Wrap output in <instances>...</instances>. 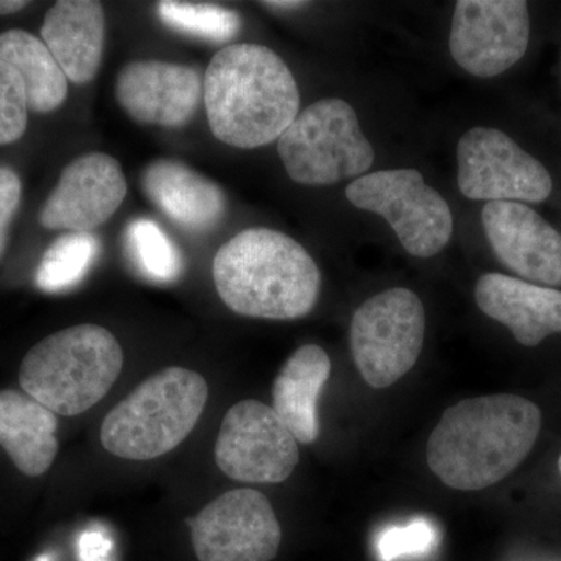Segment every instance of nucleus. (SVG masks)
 Segmentation results:
<instances>
[{
  "mask_svg": "<svg viewBox=\"0 0 561 561\" xmlns=\"http://www.w3.org/2000/svg\"><path fill=\"white\" fill-rule=\"evenodd\" d=\"M198 561H271L283 530L261 491L231 490L187 519Z\"/></svg>",
  "mask_w": 561,
  "mask_h": 561,
  "instance_id": "obj_11",
  "label": "nucleus"
},
{
  "mask_svg": "<svg viewBox=\"0 0 561 561\" xmlns=\"http://www.w3.org/2000/svg\"><path fill=\"white\" fill-rule=\"evenodd\" d=\"M306 5H308V2H298V0H287V2H280V0H275V2H262V7L275 11L300 10Z\"/></svg>",
  "mask_w": 561,
  "mask_h": 561,
  "instance_id": "obj_28",
  "label": "nucleus"
},
{
  "mask_svg": "<svg viewBox=\"0 0 561 561\" xmlns=\"http://www.w3.org/2000/svg\"><path fill=\"white\" fill-rule=\"evenodd\" d=\"M459 190L470 201L541 203L552 179L537 158L494 128L476 127L457 147Z\"/></svg>",
  "mask_w": 561,
  "mask_h": 561,
  "instance_id": "obj_10",
  "label": "nucleus"
},
{
  "mask_svg": "<svg viewBox=\"0 0 561 561\" xmlns=\"http://www.w3.org/2000/svg\"><path fill=\"white\" fill-rule=\"evenodd\" d=\"M116 99L133 121L158 127H183L203 101L197 69L161 60L127 62L117 73Z\"/></svg>",
  "mask_w": 561,
  "mask_h": 561,
  "instance_id": "obj_14",
  "label": "nucleus"
},
{
  "mask_svg": "<svg viewBox=\"0 0 561 561\" xmlns=\"http://www.w3.org/2000/svg\"><path fill=\"white\" fill-rule=\"evenodd\" d=\"M58 419L54 412L18 390L0 391V446L18 470L39 478L58 454Z\"/></svg>",
  "mask_w": 561,
  "mask_h": 561,
  "instance_id": "obj_20",
  "label": "nucleus"
},
{
  "mask_svg": "<svg viewBox=\"0 0 561 561\" xmlns=\"http://www.w3.org/2000/svg\"><path fill=\"white\" fill-rule=\"evenodd\" d=\"M287 175L306 186L360 179L375 161L356 111L342 99H323L302 110L278 139Z\"/></svg>",
  "mask_w": 561,
  "mask_h": 561,
  "instance_id": "obj_6",
  "label": "nucleus"
},
{
  "mask_svg": "<svg viewBox=\"0 0 561 561\" xmlns=\"http://www.w3.org/2000/svg\"><path fill=\"white\" fill-rule=\"evenodd\" d=\"M124 351L113 332L98 324H77L54 332L21 364L22 390L55 415L90 411L117 381Z\"/></svg>",
  "mask_w": 561,
  "mask_h": 561,
  "instance_id": "obj_4",
  "label": "nucleus"
},
{
  "mask_svg": "<svg viewBox=\"0 0 561 561\" xmlns=\"http://www.w3.org/2000/svg\"><path fill=\"white\" fill-rule=\"evenodd\" d=\"M482 225L497 260L524 280L561 286V234L537 210L518 202H491Z\"/></svg>",
  "mask_w": 561,
  "mask_h": 561,
  "instance_id": "obj_15",
  "label": "nucleus"
},
{
  "mask_svg": "<svg viewBox=\"0 0 561 561\" xmlns=\"http://www.w3.org/2000/svg\"><path fill=\"white\" fill-rule=\"evenodd\" d=\"M294 73L261 44H231L214 55L203 79V103L214 138L236 149L279 139L300 114Z\"/></svg>",
  "mask_w": 561,
  "mask_h": 561,
  "instance_id": "obj_2",
  "label": "nucleus"
},
{
  "mask_svg": "<svg viewBox=\"0 0 561 561\" xmlns=\"http://www.w3.org/2000/svg\"><path fill=\"white\" fill-rule=\"evenodd\" d=\"M28 124L24 81L9 62L0 60V146L16 142Z\"/></svg>",
  "mask_w": 561,
  "mask_h": 561,
  "instance_id": "obj_25",
  "label": "nucleus"
},
{
  "mask_svg": "<svg viewBox=\"0 0 561 561\" xmlns=\"http://www.w3.org/2000/svg\"><path fill=\"white\" fill-rule=\"evenodd\" d=\"M208 397V382L197 371L169 367L154 373L105 416L103 448L125 460L158 459L190 437Z\"/></svg>",
  "mask_w": 561,
  "mask_h": 561,
  "instance_id": "obj_5",
  "label": "nucleus"
},
{
  "mask_svg": "<svg viewBox=\"0 0 561 561\" xmlns=\"http://www.w3.org/2000/svg\"><path fill=\"white\" fill-rule=\"evenodd\" d=\"M330 376L327 351L319 345H302L286 360L273 382L272 409L302 445L319 438L317 405Z\"/></svg>",
  "mask_w": 561,
  "mask_h": 561,
  "instance_id": "obj_19",
  "label": "nucleus"
},
{
  "mask_svg": "<svg viewBox=\"0 0 561 561\" xmlns=\"http://www.w3.org/2000/svg\"><path fill=\"white\" fill-rule=\"evenodd\" d=\"M529 7L523 0H459L449 50L461 69L493 79L522 60L529 47Z\"/></svg>",
  "mask_w": 561,
  "mask_h": 561,
  "instance_id": "obj_12",
  "label": "nucleus"
},
{
  "mask_svg": "<svg viewBox=\"0 0 561 561\" xmlns=\"http://www.w3.org/2000/svg\"><path fill=\"white\" fill-rule=\"evenodd\" d=\"M214 457L221 472L234 481L280 483L297 468L300 449L271 405L245 400L224 416Z\"/></svg>",
  "mask_w": 561,
  "mask_h": 561,
  "instance_id": "obj_9",
  "label": "nucleus"
},
{
  "mask_svg": "<svg viewBox=\"0 0 561 561\" xmlns=\"http://www.w3.org/2000/svg\"><path fill=\"white\" fill-rule=\"evenodd\" d=\"M213 278L220 300L253 319H301L316 308L321 289L311 254L268 228H250L224 243L214 257Z\"/></svg>",
  "mask_w": 561,
  "mask_h": 561,
  "instance_id": "obj_3",
  "label": "nucleus"
},
{
  "mask_svg": "<svg viewBox=\"0 0 561 561\" xmlns=\"http://www.w3.org/2000/svg\"><path fill=\"white\" fill-rule=\"evenodd\" d=\"M435 542H437V531L434 526L419 519L408 526L391 527L383 531L378 538L376 549H378L379 559L393 561L404 556L430 552Z\"/></svg>",
  "mask_w": 561,
  "mask_h": 561,
  "instance_id": "obj_26",
  "label": "nucleus"
},
{
  "mask_svg": "<svg viewBox=\"0 0 561 561\" xmlns=\"http://www.w3.org/2000/svg\"><path fill=\"white\" fill-rule=\"evenodd\" d=\"M101 242L92 232H68L51 243L36 271L41 290L58 294L76 287L98 260Z\"/></svg>",
  "mask_w": 561,
  "mask_h": 561,
  "instance_id": "obj_22",
  "label": "nucleus"
},
{
  "mask_svg": "<svg viewBox=\"0 0 561 561\" xmlns=\"http://www.w3.org/2000/svg\"><path fill=\"white\" fill-rule=\"evenodd\" d=\"M105 10L92 0H60L41 27V38L73 84H87L101 69L105 47Z\"/></svg>",
  "mask_w": 561,
  "mask_h": 561,
  "instance_id": "obj_17",
  "label": "nucleus"
},
{
  "mask_svg": "<svg viewBox=\"0 0 561 561\" xmlns=\"http://www.w3.org/2000/svg\"><path fill=\"white\" fill-rule=\"evenodd\" d=\"M476 302L490 319L505 324L524 346H537L561 332V291L502 273L476 284Z\"/></svg>",
  "mask_w": 561,
  "mask_h": 561,
  "instance_id": "obj_16",
  "label": "nucleus"
},
{
  "mask_svg": "<svg viewBox=\"0 0 561 561\" xmlns=\"http://www.w3.org/2000/svg\"><path fill=\"white\" fill-rule=\"evenodd\" d=\"M559 470H560V474H561V456H560V459H559Z\"/></svg>",
  "mask_w": 561,
  "mask_h": 561,
  "instance_id": "obj_30",
  "label": "nucleus"
},
{
  "mask_svg": "<svg viewBox=\"0 0 561 561\" xmlns=\"http://www.w3.org/2000/svg\"><path fill=\"white\" fill-rule=\"evenodd\" d=\"M22 184L18 173L0 165V261L9 243L10 227L20 209Z\"/></svg>",
  "mask_w": 561,
  "mask_h": 561,
  "instance_id": "obj_27",
  "label": "nucleus"
},
{
  "mask_svg": "<svg viewBox=\"0 0 561 561\" xmlns=\"http://www.w3.org/2000/svg\"><path fill=\"white\" fill-rule=\"evenodd\" d=\"M426 313L419 295L390 289L368 298L354 312L350 342L362 378L387 389L415 367L424 345Z\"/></svg>",
  "mask_w": 561,
  "mask_h": 561,
  "instance_id": "obj_7",
  "label": "nucleus"
},
{
  "mask_svg": "<svg viewBox=\"0 0 561 561\" xmlns=\"http://www.w3.org/2000/svg\"><path fill=\"white\" fill-rule=\"evenodd\" d=\"M122 165L111 154H83L66 165L39 210L46 230L91 232L108 221L127 195Z\"/></svg>",
  "mask_w": 561,
  "mask_h": 561,
  "instance_id": "obj_13",
  "label": "nucleus"
},
{
  "mask_svg": "<svg viewBox=\"0 0 561 561\" xmlns=\"http://www.w3.org/2000/svg\"><path fill=\"white\" fill-rule=\"evenodd\" d=\"M158 14L172 31L213 43H227L241 28V18L234 10L213 3L164 0L158 3Z\"/></svg>",
  "mask_w": 561,
  "mask_h": 561,
  "instance_id": "obj_24",
  "label": "nucleus"
},
{
  "mask_svg": "<svg viewBox=\"0 0 561 561\" xmlns=\"http://www.w3.org/2000/svg\"><path fill=\"white\" fill-rule=\"evenodd\" d=\"M0 60L20 72L28 110L47 114L65 103L69 80L43 39L25 31L0 33Z\"/></svg>",
  "mask_w": 561,
  "mask_h": 561,
  "instance_id": "obj_21",
  "label": "nucleus"
},
{
  "mask_svg": "<svg viewBox=\"0 0 561 561\" xmlns=\"http://www.w3.org/2000/svg\"><path fill=\"white\" fill-rule=\"evenodd\" d=\"M125 247L135 267L146 278L171 283L183 272V260L175 243L150 219L133 220L125 231Z\"/></svg>",
  "mask_w": 561,
  "mask_h": 561,
  "instance_id": "obj_23",
  "label": "nucleus"
},
{
  "mask_svg": "<svg viewBox=\"0 0 561 561\" xmlns=\"http://www.w3.org/2000/svg\"><path fill=\"white\" fill-rule=\"evenodd\" d=\"M142 187L164 216L191 232L213 230L227 209L219 184L180 161L150 162L142 173Z\"/></svg>",
  "mask_w": 561,
  "mask_h": 561,
  "instance_id": "obj_18",
  "label": "nucleus"
},
{
  "mask_svg": "<svg viewBox=\"0 0 561 561\" xmlns=\"http://www.w3.org/2000/svg\"><path fill=\"white\" fill-rule=\"evenodd\" d=\"M25 7H28V2H24V0H0V16L18 13Z\"/></svg>",
  "mask_w": 561,
  "mask_h": 561,
  "instance_id": "obj_29",
  "label": "nucleus"
},
{
  "mask_svg": "<svg viewBox=\"0 0 561 561\" xmlns=\"http://www.w3.org/2000/svg\"><path fill=\"white\" fill-rule=\"evenodd\" d=\"M346 198L389 221L412 256H435L451 241V208L415 169L368 173L348 184Z\"/></svg>",
  "mask_w": 561,
  "mask_h": 561,
  "instance_id": "obj_8",
  "label": "nucleus"
},
{
  "mask_svg": "<svg viewBox=\"0 0 561 561\" xmlns=\"http://www.w3.org/2000/svg\"><path fill=\"white\" fill-rule=\"evenodd\" d=\"M540 430V408L526 398H468L443 413L427 442V465L451 489L483 490L523 463Z\"/></svg>",
  "mask_w": 561,
  "mask_h": 561,
  "instance_id": "obj_1",
  "label": "nucleus"
}]
</instances>
